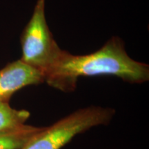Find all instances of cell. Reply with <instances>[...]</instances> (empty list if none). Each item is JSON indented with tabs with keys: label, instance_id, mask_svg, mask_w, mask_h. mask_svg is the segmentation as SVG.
I'll use <instances>...</instances> for the list:
<instances>
[{
	"label": "cell",
	"instance_id": "obj_1",
	"mask_svg": "<svg viewBox=\"0 0 149 149\" xmlns=\"http://www.w3.org/2000/svg\"><path fill=\"white\" fill-rule=\"evenodd\" d=\"M113 75L126 82L141 84L149 79L148 65L128 56L119 37H112L101 48L84 55H74L62 50L58 59L44 77L56 89L71 92L81 77Z\"/></svg>",
	"mask_w": 149,
	"mask_h": 149
},
{
	"label": "cell",
	"instance_id": "obj_2",
	"mask_svg": "<svg viewBox=\"0 0 149 149\" xmlns=\"http://www.w3.org/2000/svg\"><path fill=\"white\" fill-rule=\"evenodd\" d=\"M114 113L113 109L100 107L78 110L49 127H42L19 149H61L78 134L107 124Z\"/></svg>",
	"mask_w": 149,
	"mask_h": 149
},
{
	"label": "cell",
	"instance_id": "obj_3",
	"mask_svg": "<svg viewBox=\"0 0 149 149\" xmlns=\"http://www.w3.org/2000/svg\"><path fill=\"white\" fill-rule=\"evenodd\" d=\"M21 60L39 70L45 77L62 50L54 39L45 16V0H38L31 19L20 39Z\"/></svg>",
	"mask_w": 149,
	"mask_h": 149
},
{
	"label": "cell",
	"instance_id": "obj_4",
	"mask_svg": "<svg viewBox=\"0 0 149 149\" xmlns=\"http://www.w3.org/2000/svg\"><path fill=\"white\" fill-rule=\"evenodd\" d=\"M43 82V74L21 59L9 63L0 70V101L9 102L17 91Z\"/></svg>",
	"mask_w": 149,
	"mask_h": 149
},
{
	"label": "cell",
	"instance_id": "obj_5",
	"mask_svg": "<svg viewBox=\"0 0 149 149\" xmlns=\"http://www.w3.org/2000/svg\"><path fill=\"white\" fill-rule=\"evenodd\" d=\"M42 127L24 125L0 133V149H19Z\"/></svg>",
	"mask_w": 149,
	"mask_h": 149
},
{
	"label": "cell",
	"instance_id": "obj_6",
	"mask_svg": "<svg viewBox=\"0 0 149 149\" xmlns=\"http://www.w3.org/2000/svg\"><path fill=\"white\" fill-rule=\"evenodd\" d=\"M30 115L26 110L13 109L9 102L0 101V133L24 125Z\"/></svg>",
	"mask_w": 149,
	"mask_h": 149
}]
</instances>
